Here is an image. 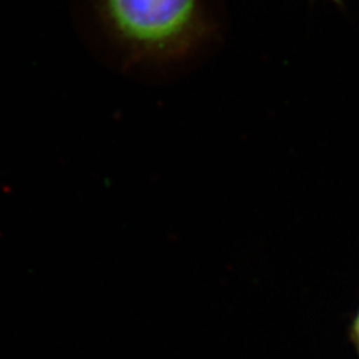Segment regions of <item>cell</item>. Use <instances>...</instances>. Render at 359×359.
Instances as JSON below:
<instances>
[{"mask_svg": "<svg viewBox=\"0 0 359 359\" xmlns=\"http://www.w3.org/2000/svg\"><path fill=\"white\" fill-rule=\"evenodd\" d=\"M329 1H333V3L338 4V6H342V4H344V1H342V0H329Z\"/></svg>", "mask_w": 359, "mask_h": 359, "instance_id": "3", "label": "cell"}, {"mask_svg": "<svg viewBox=\"0 0 359 359\" xmlns=\"http://www.w3.org/2000/svg\"><path fill=\"white\" fill-rule=\"evenodd\" d=\"M348 341L357 351L359 357V308L354 313L348 326Z\"/></svg>", "mask_w": 359, "mask_h": 359, "instance_id": "2", "label": "cell"}, {"mask_svg": "<svg viewBox=\"0 0 359 359\" xmlns=\"http://www.w3.org/2000/svg\"><path fill=\"white\" fill-rule=\"evenodd\" d=\"M104 23L128 51L180 57L209 29L201 0H97Z\"/></svg>", "mask_w": 359, "mask_h": 359, "instance_id": "1", "label": "cell"}]
</instances>
